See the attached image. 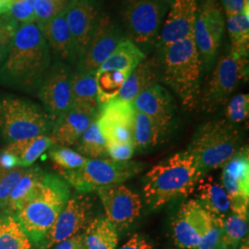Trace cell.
Masks as SVG:
<instances>
[{
  "label": "cell",
  "instance_id": "cell-10",
  "mask_svg": "<svg viewBox=\"0 0 249 249\" xmlns=\"http://www.w3.org/2000/svg\"><path fill=\"white\" fill-rule=\"evenodd\" d=\"M71 69L61 60L50 65L39 86L38 96L54 122L72 106Z\"/></svg>",
  "mask_w": 249,
  "mask_h": 249
},
{
  "label": "cell",
  "instance_id": "cell-19",
  "mask_svg": "<svg viewBox=\"0 0 249 249\" xmlns=\"http://www.w3.org/2000/svg\"><path fill=\"white\" fill-rule=\"evenodd\" d=\"M136 110L152 119L166 133L174 118V104L169 91L160 84L144 90L134 99Z\"/></svg>",
  "mask_w": 249,
  "mask_h": 249
},
{
  "label": "cell",
  "instance_id": "cell-49",
  "mask_svg": "<svg viewBox=\"0 0 249 249\" xmlns=\"http://www.w3.org/2000/svg\"><path fill=\"white\" fill-rule=\"evenodd\" d=\"M237 249H249V239L245 238L244 240L242 241Z\"/></svg>",
  "mask_w": 249,
  "mask_h": 249
},
{
  "label": "cell",
  "instance_id": "cell-2",
  "mask_svg": "<svg viewBox=\"0 0 249 249\" xmlns=\"http://www.w3.org/2000/svg\"><path fill=\"white\" fill-rule=\"evenodd\" d=\"M205 176L195 158L183 151L154 165L145 176L144 196L151 210H157L171 200L187 196Z\"/></svg>",
  "mask_w": 249,
  "mask_h": 249
},
{
  "label": "cell",
  "instance_id": "cell-53",
  "mask_svg": "<svg viewBox=\"0 0 249 249\" xmlns=\"http://www.w3.org/2000/svg\"><path fill=\"white\" fill-rule=\"evenodd\" d=\"M1 212H2V209H1V208H0V213H1Z\"/></svg>",
  "mask_w": 249,
  "mask_h": 249
},
{
  "label": "cell",
  "instance_id": "cell-14",
  "mask_svg": "<svg viewBox=\"0 0 249 249\" xmlns=\"http://www.w3.org/2000/svg\"><path fill=\"white\" fill-rule=\"evenodd\" d=\"M211 220L212 214L209 213L196 199H190L184 203L172 223L176 246L179 249H196Z\"/></svg>",
  "mask_w": 249,
  "mask_h": 249
},
{
  "label": "cell",
  "instance_id": "cell-38",
  "mask_svg": "<svg viewBox=\"0 0 249 249\" xmlns=\"http://www.w3.org/2000/svg\"><path fill=\"white\" fill-rule=\"evenodd\" d=\"M71 0H36L33 4L36 23L44 24L56 17L68 7Z\"/></svg>",
  "mask_w": 249,
  "mask_h": 249
},
{
  "label": "cell",
  "instance_id": "cell-13",
  "mask_svg": "<svg viewBox=\"0 0 249 249\" xmlns=\"http://www.w3.org/2000/svg\"><path fill=\"white\" fill-rule=\"evenodd\" d=\"M65 14L71 35L76 62L79 63L93 36L101 12L94 0H71Z\"/></svg>",
  "mask_w": 249,
  "mask_h": 249
},
{
  "label": "cell",
  "instance_id": "cell-11",
  "mask_svg": "<svg viewBox=\"0 0 249 249\" xmlns=\"http://www.w3.org/2000/svg\"><path fill=\"white\" fill-rule=\"evenodd\" d=\"M104 207L106 218L116 228L123 231L140 217L142 203L140 196L122 184L102 187L97 190Z\"/></svg>",
  "mask_w": 249,
  "mask_h": 249
},
{
  "label": "cell",
  "instance_id": "cell-29",
  "mask_svg": "<svg viewBox=\"0 0 249 249\" xmlns=\"http://www.w3.org/2000/svg\"><path fill=\"white\" fill-rule=\"evenodd\" d=\"M53 144V140L50 137L41 135L24 141L9 143L4 150L17 156L20 162V167L27 168L32 166L35 161Z\"/></svg>",
  "mask_w": 249,
  "mask_h": 249
},
{
  "label": "cell",
  "instance_id": "cell-46",
  "mask_svg": "<svg viewBox=\"0 0 249 249\" xmlns=\"http://www.w3.org/2000/svg\"><path fill=\"white\" fill-rule=\"evenodd\" d=\"M53 249H87L83 239V234L78 233L72 237L56 244Z\"/></svg>",
  "mask_w": 249,
  "mask_h": 249
},
{
  "label": "cell",
  "instance_id": "cell-15",
  "mask_svg": "<svg viewBox=\"0 0 249 249\" xmlns=\"http://www.w3.org/2000/svg\"><path fill=\"white\" fill-rule=\"evenodd\" d=\"M122 39V33L116 22L109 15L102 13L87 50L78 63V71H97Z\"/></svg>",
  "mask_w": 249,
  "mask_h": 249
},
{
  "label": "cell",
  "instance_id": "cell-21",
  "mask_svg": "<svg viewBox=\"0 0 249 249\" xmlns=\"http://www.w3.org/2000/svg\"><path fill=\"white\" fill-rule=\"evenodd\" d=\"M160 80L158 57L145 58L127 76L117 97L124 101L133 102L139 94L158 84Z\"/></svg>",
  "mask_w": 249,
  "mask_h": 249
},
{
  "label": "cell",
  "instance_id": "cell-45",
  "mask_svg": "<svg viewBox=\"0 0 249 249\" xmlns=\"http://www.w3.org/2000/svg\"><path fill=\"white\" fill-rule=\"evenodd\" d=\"M221 6L226 18L240 13L249 14V0H221Z\"/></svg>",
  "mask_w": 249,
  "mask_h": 249
},
{
  "label": "cell",
  "instance_id": "cell-43",
  "mask_svg": "<svg viewBox=\"0 0 249 249\" xmlns=\"http://www.w3.org/2000/svg\"><path fill=\"white\" fill-rule=\"evenodd\" d=\"M18 28L9 18H0V67L9 54Z\"/></svg>",
  "mask_w": 249,
  "mask_h": 249
},
{
  "label": "cell",
  "instance_id": "cell-4",
  "mask_svg": "<svg viewBox=\"0 0 249 249\" xmlns=\"http://www.w3.org/2000/svg\"><path fill=\"white\" fill-rule=\"evenodd\" d=\"M69 198V184L55 175L45 174L36 194L21 206L14 217L31 241L40 245Z\"/></svg>",
  "mask_w": 249,
  "mask_h": 249
},
{
  "label": "cell",
  "instance_id": "cell-3",
  "mask_svg": "<svg viewBox=\"0 0 249 249\" xmlns=\"http://www.w3.org/2000/svg\"><path fill=\"white\" fill-rule=\"evenodd\" d=\"M160 79L178 95L187 111L198 107L202 63L193 36L160 50Z\"/></svg>",
  "mask_w": 249,
  "mask_h": 249
},
{
  "label": "cell",
  "instance_id": "cell-6",
  "mask_svg": "<svg viewBox=\"0 0 249 249\" xmlns=\"http://www.w3.org/2000/svg\"><path fill=\"white\" fill-rule=\"evenodd\" d=\"M53 121L41 107L25 99H0V132L8 143L45 135Z\"/></svg>",
  "mask_w": 249,
  "mask_h": 249
},
{
  "label": "cell",
  "instance_id": "cell-7",
  "mask_svg": "<svg viewBox=\"0 0 249 249\" xmlns=\"http://www.w3.org/2000/svg\"><path fill=\"white\" fill-rule=\"evenodd\" d=\"M142 162L118 161L111 158L87 159L78 169H58L63 179L78 191L87 193L102 187L119 185L137 176L142 170Z\"/></svg>",
  "mask_w": 249,
  "mask_h": 249
},
{
  "label": "cell",
  "instance_id": "cell-32",
  "mask_svg": "<svg viewBox=\"0 0 249 249\" xmlns=\"http://www.w3.org/2000/svg\"><path fill=\"white\" fill-rule=\"evenodd\" d=\"M164 134L149 116L136 110L132 133L135 149H147L155 146Z\"/></svg>",
  "mask_w": 249,
  "mask_h": 249
},
{
  "label": "cell",
  "instance_id": "cell-35",
  "mask_svg": "<svg viewBox=\"0 0 249 249\" xmlns=\"http://www.w3.org/2000/svg\"><path fill=\"white\" fill-rule=\"evenodd\" d=\"M80 154L87 159L107 158V144L95 119L76 143Z\"/></svg>",
  "mask_w": 249,
  "mask_h": 249
},
{
  "label": "cell",
  "instance_id": "cell-40",
  "mask_svg": "<svg viewBox=\"0 0 249 249\" xmlns=\"http://www.w3.org/2000/svg\"><path fill=\"white\" fill-rule=\"evenodd\" d=\"M223 222L212 214L210 225L195 249H223Z\"/></svg>",
  "mask_w": 249,
  "mask_h": 249
},
{
  "label": "cell",
  "instance_id": "cell-27",
  "mask_svg": "<svg viewBox=\"0 0 249 249\" xmlns=\"http://www.w3.org/2000/svg\"><path fill=\"white\" fill-rule=\"evenodd\" d=\"M82 234L87 249H116L118 244V231L107 218L90 220Z\"/></svg>",
  "mask_w": 249,
  "mask_h": 249
},
{
  "label": "cell",
  "instance_id": "cell-1",
  "mask_svg": "<svg viewBox=\"0 0 249 249\" xmlns=\"http://www.w3.org/2000/svg\"><path fill=\"white\" fill-rule=\"evenodd\" d=\"M51 65L50 48L36 22L18 26L7 58L0 67V84L23 91L38 89Z\"/></svg>",
  "mask_w": 249,
  "mask_h": 249
},
{
  "label": "cell",
  "instance_id": "cell-31",
  "mask_svg": "<svg viewBox=\"0 0 249 249\" xmlns=\"http://www.w3.org/2000/svg\"><path fill=\"white\" fill-rule=\"evenodd\" d=\"M0 249H32V241L10 214L0 216Z\"/></svg>",
  "mask_w": 249,
  "mask_h": 249
},
{
  "label": "cell",
  "instance_id": "cell-8",
  "mask_svg": "<svg viewBox=\"0 0 249 249\" xmlns=\"http://www.w3.org/2000/svg\"><path fill=\"white\" fill-rule=\"evenodd\" d=\"M128 39L142 52L155 45L171 3L167 0H120Z\"/></svg>",
  "mask_w": 249,
  "mask_h": 249
},
{
  "label": "cell",
  "instance_id": "cell-12",
  "mask_svg": "<svg viewBox=\"0 0 249 249\" xmlns=\"http://www.w3.org/2000/svg\"><path fill=\"white\" fill-rule=\"evenodd\" d=\"M135 114L133 102L118 97L100 107L97 123L107 143L132 142Z\"/></svg>",
  "mask_w": 249,
  "mask_h": 249
},
{
  "label": "cell",
  "instance_id": "cell-51",
  "mask_svg": "<svg viewBox=\"0 0 249 249\" xmlns=\"http://www.w3.org/2000/svg\"><path fill=\"white\" fill-rule=\"evenodd\" d=\"M167 1H168V2H170V3H172V1H173V0H167Z\"/></svg>",
  "mask_w": 249,
  "mask_h": 249
},
{
  "label": "cell",
  "instance_id": "cell-9",
  "mask_svg": "<svg viewBox=\"0 0 249 249\" xmlns=\"http://www.w3.org/2000/svg\"><path fill=\"white\" fill-rule=\"evenodd\" d=\"M249 77V58L230 52L223 55L215 65L213 74L200 90L198 106L208 114L216 112L229 100L242 80Z\"/></svg>",
  "mask_w": 249,
  "mask_h": 249
},
{
  "label": "cell",
  "instance_id": "cell-16",
  "mask_svg": "<svg viewBox=\"0 0 249 249\" xmlns=\"http://www.w3.org/2000/svg\"><path fill=\"white\" fill-rule=\"evenodd\" d=\"M90 205L87 198L75 196L69 198L52 228L40 243L43 249H51L56 244L72 237L85 229L89 223Z\"/></svg>",
  "mask_w": 249,
  "mask_h": 249
},
{
  "label": "cell",
  "instance_id": "cell-26",
  "mask_svg": "<svg viewBox=\"0 0 249 249\" xmlns=\"http://www.w3.org/2000/svg\"><path fill=\"white\" fill-rule=\"evenodd\" d=\"M44 176L45 174L39 167L26 169L24 175L19 179L18 184L9 195L4 209L6 213L14 216L21 206L36 194Z\"/></svg>",
  "mask_w": 249,
  "mask_h": 249
},
{
  "label": "cell",
  "instance_id": "cell-20",
  "mask_svg": "<svg viewBox=\"0 0 249 249\" xmlns=\"http://www.w3.org/2000/svg\"><path fill=\"white\" fill-rule=\"evenodd\" d=\"M98 115L99 112L71 106L53 122L51 138L53 143L62 147L75 145Z\"/></svg>",
  "mask_w": 249,
  "mask_h": 249
},
{
  "label": "cell",
  "instance_id": "cell-37",
  "mask_svg": "<svg viewBox=\"0 0 249 249\" xmlns=\"http://www.w3.org/2000/svg\"><path fill=\"white\" fill-rule=\"evenodd\" d=\"M49 157L60 170H74L81 167L87 158L68 147H55L49 151Z\"/></svg>",
  "mask_w": 249,
  "mask_h": 249
},
{
  "label": "cell",
  "instance_id": "cell-18",
  "mask_svg": "<svg viewBox=\"0 0 249 249\" xmlns=\"http://www.w3.org/2000/svg\"><path fill=\"white\" fill-rule=\"evenodd\" d=\"M222 186L231 201V211L249 203V154L243 147L223 167Z\"/></svg>",
  "mask_w": 249,
  "mask_h": 249
},
{
  "label": "cell",
  "instance_id": "cell-25",
  "mask_svg": "<svg viewBox=\"0 0 249 249\" xmlns=\"http://www.w3.org/2000/svg\"><path fill=\"white\" fill-rule=\"evenodd\" d=\"M146 58V54L128 38H123L115 51L101 65L98 71H120L131 73Z\"/></svg>",
  "mask_w": 249,
  "mask_h": 249
},
{
  "label": "cell",
  "instance_id": "cell-28",
  "mask_svg": "<svg viewBox=\"0 0 249 249\" xmlns=\"http://www.w3.org/2000/svg\"><path fill=\"white\" fill-rule=\"evenodd\" d=\"M249 231V207L232 209L223 222V249H237Z\"/></svg>",
  "mask_w": 249,
  "mask_h": 249
},
{
  "label": "cell",
  "instance_id": "cell-50",
  "mask_svg": "<svg viewBox=\"0 0 249 249\" xmlns=\"http://www.w3.org/2000/svg\"><path fill=\"white\" fill-rule=\"evenodd\" d=\"M28 1H29V2H30L32 5H33V4L36 2V0H28Z\"/></svg>",
  "mask_w": 249,
  "mask_h": 249
},
{
  "label": "cell",
  "instance_id": "cell-48",
  "mask_svg": "<svg viewBox=\"0 0 249 249\" xmlns=\"http://www.w3.org/2000/svg\"><path fill=\"white\" fill-rule=\"evenodd\" d=\"M20 166L18 157L9 151L3 150L0 153V168L2 169H13Z\"/></svg>",
  "mask_w": 249,
  "mask_h": 249
},
{
  "label": "cell",
  "instance_id": "cell-5",
  "mask_svg": "<svg viewBox=\"0 0 249 249\" xmlns=\"http://www.w3.org/2000/svg\"><path fill=\"white\" fill-rule=\"evenodd\" d=\"M242 148L239 129L226 119H222L202 124L187 151L206 175L209 171L223 167Z\"/></svg>",
  "mask_w": 249,
  "mask_h": 249
},
{
  "label": "cell",
  "instance_id": "cell-34",
  "mask_svg": "<svg viewBox=\"0 0 249 249\" xmlns=\"http://www.w3.org/2000/svg\"><path fill=\"white\" fill-rule=\"evenodd\" d=\"M197 12L204 21L205 26L218 45H222L225 21L223 10L219 0H200Z\"/></svg>",
  "mask_w": 249,
  "mask_h": 249
},
{
  "label": "cell",
  "instance_id": "cell-39",
  "mask_svg": "<svg viewBox=\"0 0 249 249\" xmlns=\"http://www.w3.org/2000/svg\"><path fill=\"white\" fill-rule=\"evenodd\" d=\"M26 168L15 167L13 169L0 168V208L5 209L10 193L24 175Z\"/></svg>",
  "mask_w": 249,
  "mask_h": 249
},
{
  "label": "cell",
  "instance_id": "cell-30",
  "mask_svg": "<svg viewBox=\"0 0 249 249\" xmlns=\"http://www.w3.org/2000/svg\"><path fill=\"white\" fill-rule=\"evenodd\" d=\"M193 39L196 45V51L202 63L203 70H211L216 61L221 46L214 41L213 38L210 35L209 31L205 26L203 19L197 11L193 31Z\"/></svg>",
  "mask_w": 249,
  "mask_h": 249
},
{
  "label": "cell",
  "instance_id": "cell-33",
  "mask_svg": "<svg viewBox=\"0 0 249 249\" xmlns=\"http://www.w3.org/2000/svg\"><path fill=\"white\" fill-rule=\"evenodd\" d=\"M226 26L231 40V53L249 58V14L240 13L227 18Z\"/></svg>",
  "mask_w": 249,
  "mask_h": 249
},
{
  "label": "cell",
  "instance_id": "cell-17",
  "mask_svg": "<svg viewBox=\"0 0 249 249\" xmlns=\"http://www.w3.org/2000/svg\"><path fill=\"white\" fill-rule=\"evenodd\" d=\"M198 0H173L159 33L157 50L193 36Z\"/></svg>",
  "mask_w": 249,
  "mask_h": 249
},
{
  "label": "cell",
  "instance_id": "cell-52",
  "mask_svg": "<svg viewBox=\"0 0 249 249\" xmlns=\"http://www.w3.org/2000/svg\"><path fill=\"white\" fill-rule=\"evenodd\" d=\"M179 249V248H177V249Z\"/></svg>",
  "mask_w": 249,
  "mask_h": 249
},
{
  "label": "cell",
  "instance_id": "cell-24",
  "mask_svg": "<svg viewBox=\"0 0 249 249\" xmlns=\"http://www.w3.org/2000/svg\"><path fill=\"white\" fill-rule=\"evenodd\" d=\"M72 106L92 112L100 111L95 72H73Z\"/></svg>",
  "mask_w": 249,
  "mask_h": 249
},
{
  "label": "cell",
  "instance_id": "cell-22",
  "mask_svg": "<svg viewBox=\"0 0 249 249\" xmlns=\"http://www.w3.org/2000/svg\"><path fill=\"white\" fill-rule=\"evenodd\" d=\"M65 10L51 20L38 26L40 27L50 51L52 50L63 62H76L73 41L67 22Z\"/></svg>",
  "mask_w": 249,
  "mask_h": 249
},
{
  "label": "cell",
  "instance_id": "cell-47",
  "mask_svg": "<svg viewBox=\"0 0 249 249\" xmlns=\"http://www.w3.org/2000/svg\"><path fill=\"white\" fill-rule=\"evenodd\" d=\"M119 249H153L152 245L141 234H135Z\"/></svg>",
  "mask_w": 249,
  "mask_h": 249
},
{
  "label": "cell",
  "instance_id": "cell-36",
  "mask_svg": "<svg viewBox=\"0 0 249 249\" xmlns=\"http://www.w3.org/2000/svg\"><path fill=\"white\" fill-rule=\"evenodd\" d=\"M128 74L120 71H97L95 72L100 107L116 98Z\"/></svg>",
  "mask_w": 249,
  "mask_h": 249
},
{
  "label": "cell",
  "instance_id": "cell-42",
  "mask_svg": "<svg viewBox=\"0 0 249 249\" xmlns=\"http://www.w3.org/2000/svg\"><path fill=\"white\" fill-rule=\"evenodd\" d=\"M249 115V96L240 93L229 101L226 108V120L231 124H238L248 120Z\"/></svg>",
  "mask_w": 249,
  "mask_h": 249
},
{
  "label": "cell",
  "instance_id": "cell-23",
  "mask_svg": "<svg viewBox=\"0 0 249 249\" xmlns=\"http://www.w3.org/2000/svg\"><path fill=\"white\" fill-rule=\"evenodd\" d=\"M196 201L209 213L225 219L231 213V201L225 189L211 176H203L196 184Z\"/></svg>",
  "mask_w": 249,
  "mask_h": 249
},
{
  "label": "cell",
  "instance_id": "cell-44",
  "mask_svg": "<svg viewBox=\"0 0 249 249\" xmlns=\"http://www.w3.org/2000/svg\"><path fill=\"white\" fill-rule=\"evenodd\" d=\"M108 156L118 161L130 160L133 156L135 147L133 143H107Z\"/></svg>",
  "mask_w": 249,
  "mask_h": 249
},
{
  "label": "cell",
  "instance_id": "cell-41",
  "mask_svg": "<svg viewBox=\"0 0 249 249\" xmlns=\"http://www.w3.org/2000/svg\"><path fill=\"white\" fill-rule=\"evenodd\" d=\"M3 17L14 21L18 26L36 22L34 7L28 0H11L9 12Z\"/></svg>",
  "mask_w": 249,
  "mask_h": 249
}]
</instances>
